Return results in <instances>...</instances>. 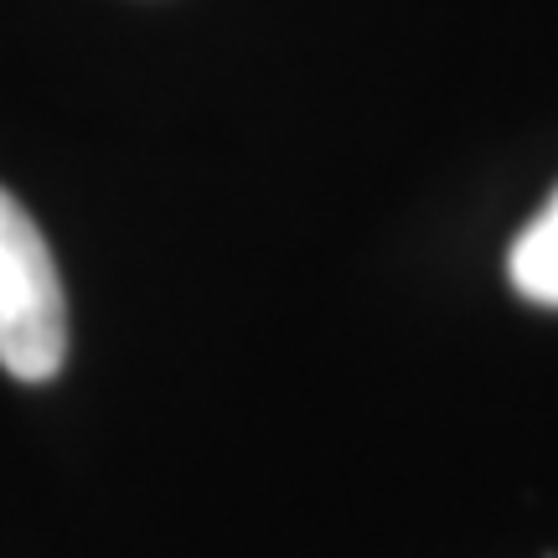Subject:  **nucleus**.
Instances as JSON below:
<instances>
[{"mask_svg":"<svg viewBox=\"0 0 558 558\" xmlns=\"http://www.w3.org/2000/svg\"><path fill=\"white\" fill-rule=\"evenodd\" d=\"M507 275H512V290L522 300L558 311V192L538 207V218L518 233L512 254H507Z\"/></svg>","mask_w":558,"mask_h":558,"instance_id":"2","label":"nucleus"},{"mask_svg":"<svg viewBox=\"0 0 558 558\" xmlns=\"http://www.w3.org/2000/svg\"><path fill=\"white\" fill-rule=\"evenodd\" d=\"M68 357V300L32 213L0 186V367L47 383Z\"/></svg>","mask_w":558,"mask_h":558,"instance_id":"1","label":"nucleus"}]
</instances>
